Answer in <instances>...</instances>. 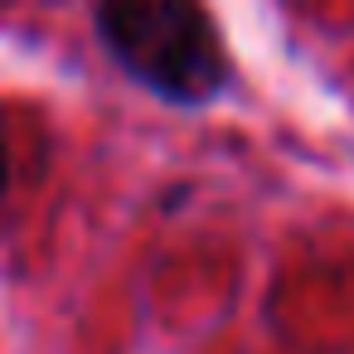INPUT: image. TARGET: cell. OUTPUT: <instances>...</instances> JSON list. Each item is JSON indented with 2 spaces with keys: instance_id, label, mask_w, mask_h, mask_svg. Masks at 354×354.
Masks as SVG:
<instances>
[{
  "instance_id": "1",
  "label": "cell",
  "mask_w": 354,
  "mask_h": 354,
  "mask_svg": "<svg viewBox=\"0 0 354 354\" xmlns=\"http://www.w3.org/2000/svg\"><path fill=\"white\" fill-rule=\"evenodd\" d=\"M97 49L156 102L199 112L233 83V59L204 0H93Z\"/></svg>"
},
{
  "instance_id": "2",
  "label": "cell",
  "mask_w": 354,
  "mask_h": 354,
  "mask_svg": "<svg viewBox=\"0 0 354 354\" xmlns=\"http://www.w3.org/2000/svg\"><path fill=\"white\" fill-rule=\"evenodd\" d=\"M10 180H15V160H10V136H6V117H0V199L10 194Z\"/></svg>"
}]
</instances>
